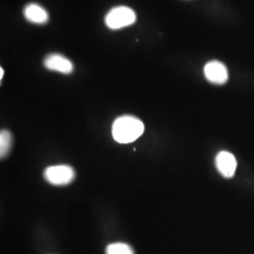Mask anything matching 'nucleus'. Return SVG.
<instances>
[{"label":"nucleus","instance_id":"0eeeda50","mask_svg":"<svg viewBox=\"0 0 254 254\" xmlns=\"http://www.w3.org/2000/svg\"><path fill=\"white\" fill-rule=\"evenodd\" d=\"M24 15L27 21L38 25L46 24L49 20V15L46 9L36 3L27 5L24 9Z\"/></svg>","mask_w":254,"mask_h":254},{"label":"nucleus","instance_id":"f03ea898","mask_svg":"<svg viewBox=\"0 0 254 254\" xmlns=\"http://www.w3.org/2000/svg\"><path fill=\"white\" fill-rule=\"evenodd\" d=\"M136 13L133 9L127 6L114 7L106 15L105 23L110 29H121L129 27L136 22Z\"/></svg>","mask_w":254,"mask_h":254},{"label":"nucleus","instance_id":"f257e3e1","mask_svg":"<svg viewBox=\"0 0 254 254\" xmlns=\"http://www.w3.org/2000/svg\"><path fill=\"white\" fill-rule=\"evenodd\" d=\"M143 123L134 116L125 115L115 120L112 126L113 138L121 144L134 142L144 132Z\"/></svg>","mask_w":254,"mask_h":254},{"label":"nucleus","instance_id":"39448f33","mask_svg":"<svg viewBox=\"0 0 254 254\" xmlns=\"http://www.w3.org/2000/svg\"><path fill=\"white\" fill-rule=\"evenodd\" d=\"M204 75L206 79L214 84H224L229 77L227 68L218 61H211L204 66Z\"/></svg>","mask_w":254,"mask_h":254},{"label":"nucleus","instance_id":"9d476101","mask_svg":"<svg viewBox=\"0 0 254 254\" xmlns=\"http://www.w3.org/2000/svg\"><path fill=\"white\" fill-rule=\"evenodd\" d=\"M3 75H4L3 68H0V79H2V78H3Z\"/></svg>","mask_w":254,"mask_h":254},{"label":"nucleus","instance_id":"20e7f679","mask_svg":"<svg viewBox=\"0 0 254 254\" xmlns=\"http://www.w3.org/2000/svg\"><path fill=\"white\" fill-rule=\"evenodd\" d=\"M44 65L46 69L58 73L70 74L73 73V64L69 59L63 55L53 53L46 56Z\"/></svg>","mask_w":254,"mask_h":254},{"label":"nucleus","instance_id":"1a4fd4ad","mask_svg":"<svg viewBox=\"0 0 254 254\" xmlns=\"http://www.w3.org/2000/svg\"><path fill=\"white\" fill-rule=\"evenodd\" d=\"M107 254H134L133 249L126 243H113L108 246Z\"/></svg>","mask_w":254,"mask_h":254},{"label":"nucleus","instance_id":"6e6552de","mask_svg":"<svg viewBox=\"0 0 254 254\" xmlns=\"http://www.w3.org/2000/svg\"><path fill=\"white\" fill-rule=\"evenodd\" d=\"M12 145V136L8 130H1L0 132V157L7 156Z\"/></svg>","mask_w":254,"mask_h":254},{"label":"nucleus","instance_id":"7ed1b4c3","mask_svg":"<svg viewBox=\"0 0 254 254\" xmlns=\"http://www.w3.org/2000/svg\"><path fill=\"white\" fill-rule=\"evenodd\" d=\"M75 173L73 168L68 165H56L48 167L44 173L46 181L54 186H65L72 183Z\"/></svg>","mask_w":254,"mask_h":254},{"label":"nucleus","instance_id":"423d86ee","mask_svg":"<svg viewBox=\"0 0 254 254\" xmlns=\"http://www.w3.org/2000/svg\"><path fill=\"white\" fill-rule=\"evenodd\" d=\"M216 166L221 175L226 178H231L236 173L237 167L236 157L229 152L222 151L218 153L216 157Z\"/></svg>","mask_w":254,"mask_h":254}]
</instances>
